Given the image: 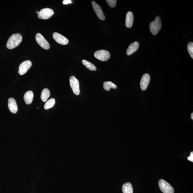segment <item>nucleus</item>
I'll list each match as a JSON object with an SVG mask.
<instances>
[{"mask_svg":"<svg viewBox=\"0 0 193 193\" xmlns=\"http://www.w3.org/2000/svg\"><path fill=\"white\" fill-rule=\"evenodd\" d=\"M22 40V37L19 33L13 34L9 38L7 43V47L13 49L18 46Z\"/></svg>","mask_w":193,"mask_h":193,"instance_id":"obj_1","label":"nucleus"},{"mask_svg":"<svg viewBox=\"0 0 193 193\" xmlns=\"http://www.w3.org/2000/svg\"><path fill=\"white\" fill-rule=\"evenodd\" d=\"M161 27V20L158 16L156 17L155 20L152 22L150 25V31L153 35H155L158 33Z\"/></svg>","mask_w":193,"mask_h":193,"instance_id":"obj_2","label":"nucleus"},{"mask_svg":"<svg viewBox=\"0 0 193 193\" xmlns=\"http://www.w3.org/2000/svg\"><path fill=\"white\" fill-rule=\"evenodd\" d=\"M159 188L163 193H173L174 192L173 187L170 184L163 179H160L158 182Z\"/></svg>","mask_w":193,"mask_h":193,"instance_id":"obj_3","label":"nucleus"},{"mask_svg":"<svg viewBox=\"0 0 193 193\" xmlns=\"http://www.w3.org/2000/svg\"><path fill=\"white\" fill-rule=\"evenodd\" d=\"M54 14L53 11L51 9L45 8L43 9L38 13V18L42 20H47Z\"/></svg>","mask_w":193,"mask_h":193,"instance_id":"obj_4","label":"nucleus"},{"mask_svg":"<svg viewBox=\"0 0 193 193\" xmlns=\"http://www.w3.org/2000/svg\"><path fill=\"white\" fill-rule=\"evenodd\" d=\"M94 56L97 59L102 61L108 60L110 57V53L104 50H100L95 51Z\"/></svg>","mask_w":193,"mask_h":193,"instance_id":"obj_5","label":"nucleus"},{"mask_svg":"<svg viewBox=\"0 0 193 193\" xmlns=\"http://www.w3.org/2000/svg\"><path fill=\"white\" fill-rule=\"evenodd\" d=\"M70 82L74 93L75 95H79L80 92L79 81L74 76H72L70 77Z\"/></svg>","mask_w":193,"mask_h":193,"instance_id":"obj_6","label":"nucleus"},{"mask_svg":"<svg viewBox=\"0 0 193 193\" xmlns=\"http://www.w3.org/2000/svg\"><path fill=\"white\" fill-rule=\"evenodd\" d=\"M36 39L37 43L41 47L46 50L49 49L50 48L49 43L40 33L37 34Z\"/></svg>","mask_w":193,"mask_h":193,"instance_id":"obj_7","label":"nucleus"},{"mask_svg":"<svg viewBox=\"0 0 193 193\" xmlns=\"http://www.w3.org/2000/svg\"><path fill=\"white\" fill-rule=\"evenodd\" d=\"M32 65V62L30 60H27L23 62L19 67L18 73L20 75H24L31 67Z\"/></svg>","mask_w":193,"mask_h":193,"instance_id":"obj_8","label":"nucleus"},{"mask_svg":"<svg viewBox=\"0 0 193 193\" xmlns=\"http://www.w3.org/2000/svg\"><path fill=\"white\" fill-rule=\"evenodd\" d=\"M92 4L94 11H95L97 16H98V18L101 20H105V16H104L102 10V9L100 6L94 1H92Z\"/></svg>","mask_w":193,"mask_h":193,"instance_id":"obj_9","label":"nucleus"},{"mask_svg":"<svg viewBox=\"0 0 193 193\" xmlns=\"http://www.w3.org/2000/svg\"><path fill=\"white\" fill-rule=\"evenodd\" d=\"M53 37L54 40L60 45H65L68 43L69 41L67 38L57 32L53 34Z\"/></svg>","mask_w":193,"mask_h":193,"instance_id":"obj_10","label":"nucleus"},{"mask_svg":"<svg viewBox=\"0 0 193 193\" xmlns=\"http://www.w3.org/2000/svg\"><path fill=\"white\" fill-rule=\"evenodd\" d=\"M150 79V75L146 73L142 77L140 82V87L142 91H145L147 89Z\"/></svg>","mask_w":193,"mask_h":193,"instance_id":"obj_11","label":"nucleus"},{"mask_svg":"<svg viewBox=\"0 0 193 193\" xmlns=\"http://www.w3.org/2000/svg\"><path fill=\"white\" fill-rule=\"evenodd\" d=\"M8 108L11 113L15 114L18 110L17 102L14 99L9 98L8 100Z\"/></svg>","mask_w":193,"mask_h":193,"instance_id":"obj_12","label":"nucleus"},{"mask_svg":"<svg viewBox=\"0 0 193 193\" xmlns=\"http://www.w3.org/2000/svg\"><path fill=\"white\" fill-rule=\"evenodd\" d=\"M139 47V43L135 42L129 45L127 51L126 53L128 56H130L137 50Z\"/></svg>","mask_w":193,"mask_h":193,"instance_id":"obj_13","label":"nucleus"},{"mask_svg":"<svg viewBox=\"0 0 193 193\" xmlns=\"http://www.w3.org/2000/svg\"><path fill=\"white\" fill-rule=\"evenodd\" d=\"M134 20L133 13L129 12L126 14V26L128 28L132 27Z\"/></svg>","mask_w":193,"mask_h":193,"instance_id":"obj_14","label":"nucleus"},{"mask_svg":"<svg viewBox=\"0 0 193 193\" xmlns=\"http://www.w3.org/2000/svg\"><path fill=\"white\" fill-rule=\"evenodd\" d=\"M34 97V94L32 91H27L24 94V100L26 104H30L33 101Z\"/></svg>","mask_w":193,"mask_h":193,"instance_id":"obj_15","label":"nucleus"},{"mask_svg":"<svg viewBox=\"0 0 193 193\" xmlns=\"http://www.w3.org/2000/svg\"><path fill=\"white\" fill-rule=\"evenodd\" d=\"M123 193H133V189L131 184L129 182H127L124 184L122 188Z\"/></svg>","mask_w":193,"mask_h":193,"instance_id":"obj_16","label":"nucleus"},{"mask_svg":"<svg viewBox=\"0 0 193 193\" xmlns=\"http://www.w3.org/2000/svg\"><path fill=\"white\" fill-rule=\"evenodd\" d=\"M50 95V92L47 88H45L41 93V99L43 102H45L47 101Z\"/></svg>","mask_w":193,"mask_h":193,"instance_id":"obj_17","label":"nucleus"},{"mask_svg":"<svg viewBox=\"0 0 193 193\" xmlns=\"http://www.w3.org/2000/svg\"><path fill=\"white\" fill-rule=\"evenodd\" d=\"M103 87L104 89L107 91H110V88L116 89L117 88V85L110 81L104 82L103 85Z\"/></svg>","mask_w":193,"mask_h":193,"instance_id":"obj_18","label":"nucleus"},{"mask_svg":"<svg viewBox=\"0 0 193 193\" xmlns=\"http://www.w3.org/2000/svg\"><path fill=\"white\" fill-rule=\"evenodd\" d=\"M82 63L87 68L92 71H95L97 70L96 67L92 63L87 60H82Z\"/></svg>","mask_w":193,"mask_h":193,"instance_id":"obj_19","label":"nucleus"},{"mask_svg":"<svg viewBox=\"0 0 193 193\" xmlns=\"http://www.w3.org/2000/svg\"><path fill=\"white\" fill-rule=\"evenodd\" d=\"M55 104V100L54 98H51L45 103L44 106V109L47 110L54 106Z\"/></svg>","mask_w":193,"mask_h":193,"instance_id":"obj_20","label":"nucleus"},{"mask_svg":"<svg viewBox=\"0 0 193 193\" xmlns=\"http://www.w3.org/2000/svg\"><path fill=\"white\" fill-rule=\"evenodd\" d=\"M188 50L189 54L191 58H193V43L190 42L188 43Z\"/></svg>","mask_w":193,"mask_h":193,"instance_id":"obj_21","label":"nucleus"},{"mask_svg":"<svg viewBox=\"0 0 193 193\" xmlns=\"http://www.w3.org/2000/svg\"><path fill=\"white\" fill-rule=\"evenodd\" d=\"M106 1L108 3L109 6L111 8H114L116 6L117 1L116 0H106Z\"/></svg>","mask_w":193,"mask_h":193,"instance_id":"obj_22","label":"nucleus"},{"mask_svg":"<svg viewBox=\"0 0 193 193\" xmlns=\"http://www.w3.org/2000/svg\"><path fill=\"white\" fill-rule=\"evenodd\" d=\"M72 1H70V0H64L63 1V3L64 5H67V4H71L72 3Z\"/></svg>","mask_w":193,"mask_h":193,"instance_id":"obj_23","label":"nucleus"},{"mask_svg":"<svg viewBox=\"0 0 193 193\" xmlns=\"http://www.w3.org/2000/svg\"><path fill=\"white\" fill-rule=\"evenodd\" d=\"M188 160H190V161H191L192 162H193V152H191L190 156L189 157H188Z\"/></svg>","mask_w":193,"mask_h":193,"instance_id":"obj_24","label":"nucleus"},{"mask_svg":"<svg viewBox=\"0 0 193 193\" xmlns=\"http://www.w3.org/2000/svg\"><path fill=\"white\" fill-rule=\"evenodd\" d=\"M191 119L193 120V113H192L191 114Z\"/></svg>","mask_w":193,"mask_h":193,"instance_id":"obj_25","label":"nucleus"},{"mask_svg":"<svg viewBox=\"0 0 193 193\" xmlns=\"http://www.w3.org/2000/svg\"><path fill=\"white\" fill-rule=\"evenodd\" d=\"M38 12H38V11H36L37 13V14H38Z\"/></svg>","mask_w":193,"mask_h":193,"instance_id":"obj_26","label":"nucleus"},{"mask_svg":"<svg viewBox=\"0 0 193 193\" xmlns=\"http://www.w3.org/2000/svg\"><path fill=\"white\" fill-rule=\"evenodd\" d=\"M38 108H39V107H38L37 108L38 109Z\"/></svg>","mask_w":193,"mask_h":193,"instance_id":"obj_27","label":"nucleus"}]
</instances>
